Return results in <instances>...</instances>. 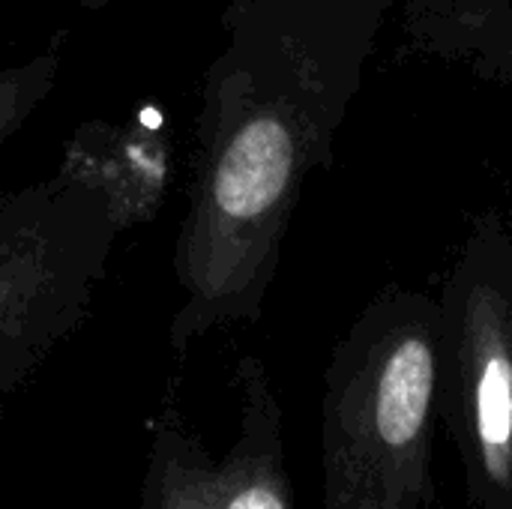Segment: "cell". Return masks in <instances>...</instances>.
<instances>
[{
  "mask_svg": "<svg viewBox=\"0 0 512 509\" xmlns=\"http://www.w3.org/2000/svg\"><path fill=\"white\" fill-rule=\"evenodd\" d=\"M345 105L336 90L297 78L204 81L198 180L177 246L189 321L258 306L300 189Z\"/></svg>",
  "mask_w": 512,
  "mask_h": 509,
  "instance_id": "obj_1",
  "label": "cell"
},
{
  "mask_svg": "<svg viewBox=\"0 0 512 509\" xmlns=\"http://www.w3.org/2000/svg\"><path fill=\"white\" fill-rule=\"evenodd\" d=\"M441 420L459 453L465 509H512V279H456L444 300Z\"/></svg>",
  "mask_w": 512,
  "mask_h": 509,
  "instance_id": "obj_3",
  "label": "cell"
},
{
  "mask_svg": "<svg viewBox=\"0 0 512 509\" xmlns=\"http://www.w3.org/2000/svg\"><path fill=\"white\" fill-rule=\"evenodd\" d=\"M444 354V306L429 297L396 291L357 321L330 369V509L435 504Z\"/></svg>",
  "mask_w": 512,
  "mask_h": 509,
  "instance_id": "obj_2",
  "label": "cell"
},
{
  "mask_svg": "<svg viewBox=\"0 0 512 509\" xmlns=\"http://www.w3.org/2000/svg\"><path fill=\"white\" fill-rule=\"evenodd\" d=\"M57 81V54H36L27 63L0 66V144L24 126Z\"/></svg>",
  "mask_w": 512,
  "mask_h": 509,
  "instance_id": "obj_4",
  "label": "cell"
},
{
  "mask_svg": "<svg viewBox=\"0 0 512 509\" xmlns=\"http://www.w3.org/2000/svg\"><path fill=\"white\" fill-rule=\"evenodd\" d=\"M228 509H288L282 492H276L270 483H255L249 489H243Z\"/></svg>",
  "mask_w": 512,
  "mask_h": 509,
  "instance_id": "obj_5",
  "label": "cell"
},
{
  "mask_svg": "<svg viewBox=\"0 0 512 509\" xmlns=\"http://www.w3.org/2000/svg\"><path fill=\"white\" fill-rule=\"evenodd\" d=\"M105 0H84V6H90V9H96V6H102Z\"/></svg>",
  "mask_w": 512,
  "mask_h": 509,
  "instance_id": "obj_6",
  "label": "cell"
},
{
  "mask_svg": "<svg viewBox=\"0 0 512 509\" xmlns=\"http://www.w3.org/2000/svg\"><path fill=\"white\" fill-rule=\"evenodd\" d=\"M510 27H512V24H510Z\"/></svg>",
  "mask_w": 512,
  "mask_h": 509,
  "instance_id": "obj_7",
  "label": "cell"
}]
</instances>
